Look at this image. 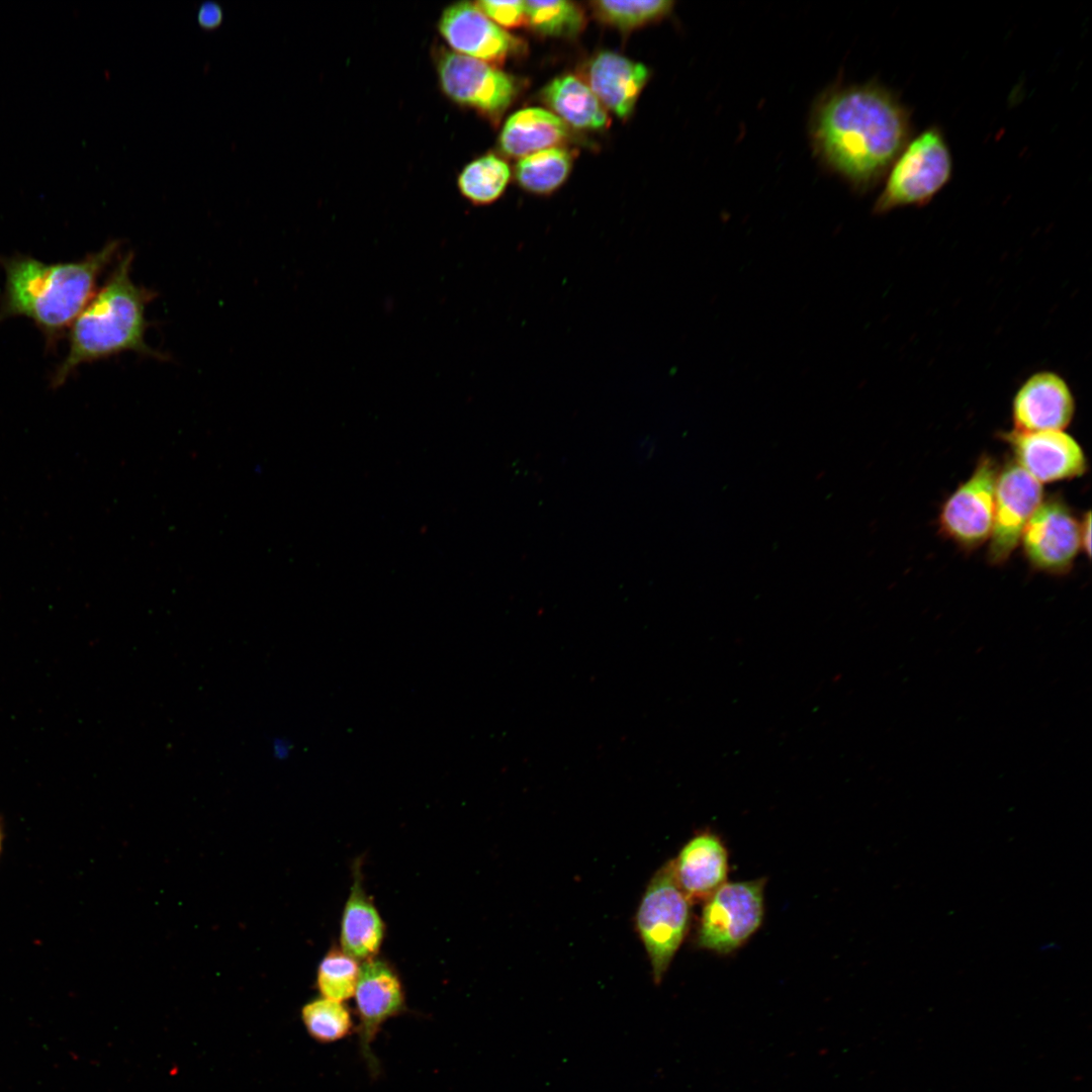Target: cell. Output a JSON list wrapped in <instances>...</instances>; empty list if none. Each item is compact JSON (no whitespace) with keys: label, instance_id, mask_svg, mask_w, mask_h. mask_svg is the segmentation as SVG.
Returning a JSON list of instances; mask_svg holds the SVG:
<instances>
[{"label":"cell","instance_id":"cell-12","mask_svg":"<svg viewBox=\"0 0 1092 1092\" xmlns=\"http://www.w3.org/2000/svg\"><path fill=\"white\" fill-rule=\"evenodd\" d=\"M1014 461L1040 483L1080 477L1088 460L1080 444L1064 431L1000 432Z\"/></svg>","mask_w":1092,"mask_h":1092},{"label":"cell","instance_id":"cell-3","mask_svg":"<svg viewBox=\"0 0 1092 1092\" xmlns=\"http://www.w3.org/2000/svg\"><path fill=\"white\" fill-rule=\"evenodd\" d=\"M133 256L125 254L105 284L93 295L70 327L69 350L53 383H64L81 364L122 352L163 358L146 342V308L153 293L131 278Z\"/></svg>","mask_w":1092,"mask_h":1092},{"label":"cell","instance_id":"cell-13","mask_svg":"<svg viewBox=\"0 0 1092 1092\" xmlns=\"http://www.w3.org/2000/svg\"><path fill=\"white\" fill-rule=\"evenodd\" d=\"M1075 411V396L1066 379L1055 371H1037L1020 384L1013 396V430L1064 431L1072 423Z\"/></svg>","mask_w":1092,"mask_h":1092},{"label":"cell","instance_id":"cell-8","mask_svg":"<svg viewBox=\"0 0 1092 1092\" xmlns=\"http://www.w3.org/2000/svg\"><path fill=\"white\" fill-rule=\"evenodd\" d=\"M437 68L441 88L450 99L491 118H498L517 96L516 79L486 62L445 51Z\"/></svg>","mask_w":1092,"mask_h":1092},{"label":"cell","instance_id":"cell-6","mask_svg":"<svg viewBox=\"0 0 1092 1092\" xmlns=\"http://www.w3.org/2000/svg\"><path fill=\"white\" fill-rule=\"evenodd\" d=\"M764 880L724 883L704 905L697 943L726 954L755 933L764 914Z\"/></svg>","mask_w":1092,"mask_h":1092},{"label":"cell","instance_id":"cell-11","mask_svg":"<svg viewBox=\"0 0 1092 1092\" xmlns=\"http://www.w3.org/2000/svg\"><path fill=\"white\" fill-rule=\"evenodd\" d=\"M354 996L360 1052L371 1073L377 1074L379 1063L371 1045L384 1022L405 1011L403 987L394 968L375 957L360 965Z\"/></svg>","mask_w":1092,"mask_h":1092},{"label":"cell","instance_id":"cell-23","mask_svg":"<svg viewBox=\"0 0 1092 1092\" xmlns=\"http://www.w3.org/2000/svg\"><path fill=\"white\" fill-rule=\"evenodd\" d=\"M301 1019L309 1036L321 1043L344 1038L354 1026L351 1012L344 1002L325 997L307 1002L301 1009Z\"/></svg>","mask_w":1092,"mask_h":1092},{"label":"cell","instance_id":"cell-26","mask_svg":"<svg viewBox=\"0 0 1092 1092\" xmlns=\"http://www.w3.org/2000/svg\"><path fill=\"white\" fill-rule=\"evenodd\" d=\"M475 5L498 26L517 27L526 21L525 3L521 0H482L476 2Z\"/></svg>","mask_w":1092,"mask_h":1092},{"label":"cell","instance_id":"cell-28","mask_svg":"<svg viewBox=\"0 0 1092 1092\" xmlns=\"http://www.w3.org/2000/svg\"><path fill=\"white\" fill-rule=\"evenodd\" d=\"M1080 539L1081 549L1087 554V557L1091 556V512L1088 511L1082 521L1080 522Z\"/></svg>","mask_w":1092,"mask_h":1092},{"label":"cell","instance_id":"cell-20","mask_svg":"<svg viewBox=\"0 0 1092 1092\" xmlns=\"http://www.w3.org/2000/svg\"><path fill=\"white\" fill-rule=\"evenodd\" d=\"M571 165L572 158L566 150L551 148L521 158L516 165L515 175L525 190L548 194L566 180Z\"/></svg>","mask_w":1092,"mask_h":1092},{"label":"cell","instance_id":"cell-14","mask_svg":"<svg viewBox=\"0 0 1092 1092\" xmlns=\"http://www.w3.org/2000/svg\"><path fill=\"white\" fill-rule=\"evenodd\" d=\"M439 30L455 53L483 62H502L520 49L518 38L469 2L447 7L439 20Z\"/></svg>","mask_w":1092,"mask_h":1092},{"label":"cell","instance_id":"cell-19","mask_svg":"<svg viewBox=\"0 0 1092 1092\" xmlns=\"http://www.w3.org/2000/svg\"><path fill=\"white\" fill-rule=\"evenodd\" d=\"M544 102L557 116L573 127L602 129L608 115L592 89L577 77L564 75L553 79L542 92Z\"/></svg>","mask_w":1092,"mask_h":1092},{"label":"cell","instance_id":"cell-15","mask_svg":"<svg viewBox=\"0 0 1092 1092\" xmlns=\"http://www.w3.org/2000/svg\"><path fill=\"white\" fill-rule=\"evenodd\" d=\"M671 866L676 883L690 901L706 900L726 883L728 853L717 835L702 832L681 847Z\"/></svg>","mask_w":1092,"mask_h":1092},{"label":"cell","instance_id":"cell-22","mask_svg":"<svg viewBox=\"0 0 1092 1092\" xmlns=\"http://www.w3.org/2000/svg\"><path fill=\"white\" fill-rule=\"evenodd\" d=\"M525 3L526 20L537 32L555 37H572L584 25V14L573 2L565 0Z\"/></svg>","mask_w":1092,"mask_h":1092},{"label":"cell","instance_id":"cell-27","mask_svg":"<svg viewBox=\"0 0 1092 1092\" xmlns=\"http://www.w3.org/2000/svg\"><path fill=\"white\" fill-rule=\"evenodd\" d=\"M196 19L203 29H214L223 21V9L216 1H204L198 7Z\"/></svg>","mask_w":1092,"mask_h":1092},{"label":"cell","instance_id":"cell-18","mask_svg":"<svg viewBox=\"0 0 1092 1092\" xmlns=\"http://www.w3.org/2000/svg\"><path fill=\"white\" fill-rule=\"evenodd\" d=\"M567 125L552 112L538 107L521 109L505 122L499 148L506 155L524 158L564 143Z\"/></svg>","mask_w":1092,"mask_h":1092},{"label":"cell","instance_id":"cell-17","mask_svg":"<svg viewBox=\"0 0 1092 1092\" xmlns=\"http://www.w3.org/2000/svg\"><path fill=\"white\" fill-rule=\"evenodd\" d=\"M384 933V922L363 887L362 872L357 860L353 867V883L341 918V949L356 961L375 958Z\"/></svg>","mask_w":1092,"mask_h":1092},{"label":"cell","instance_id":"cell-24","mask_svg":"<svg viewBox=\"0 0 1092 1092\" xmlns=\"http://www.w3.org/2000/svg\"><path fill=\"white\" fill-rule=\"evenodd\" d=\"M360 965L338 947H331L316 972V988L322 997L344 1002L354 996Z\"/></svg>","mask_w":1092,"mask_h":1092},{"label":"cell","instance_id":"cell-16","mask_svg":"<svg viewBox=\"0 0 1092 1092\" xmlns=\"http://www.w3.org/2000/svg\"><path fill=\"white\" fill-rule=\"evenodd\" d=\"M586 74L588 87L600 102L621 118L633 112L649 77L643 64L607 51L590 60Z\"/></svg>","mask_w":1092,"mask_h":1092},{"label":"cell","instance_id":"cell-30","mask_svg":"<svg viewBox=\"0 0 1092 1092\" xmlns=\"http://www.w3.org/2000/svg\"><path fill=\"white\" fill-rule=\"evenodd\" d=\"M4 836H5V834H4V825H3L2 819L0 818V855H1V852H2V849H3Z\"/></svg>","mask_w":1092,"mask_h":1092},{"label":"cell","instance_id":"cell-1","mask_svg":"<svg viewBox=\"0 0 1092 1092\" xmlns=\"http://www.w3.org/2000/svg\"><path fill=\"white\" fill-rule=\"evenodd\" d=\"M910 114L878 85L828 90L813 107L809 133L825 167L857 191L876 185L890 170L910 135Z\"/></svg>","mask_w":1092,"mask_h":1092},{"label":"cell","instance_id":"cell-4","mask_svg":"<svg viewBox=\"0 0 1092 1092\" xmlns=\"http://www.w3.org/2000/svg\"><path fill=\"white\" fill-rule=\"evenodd\" d=\"M951 173L952 158L941 130L927 128L907 143L892 164L874 213L927 204L948 183Z\"/></svg>","mask_w":1092,"mask_h":1092},{"label":"cell","instance_id":"cell-7","mask_svg":"<svg viewBox=\"0 0 1092 1092\" xmlns=\"http://www.w3.org/2000/svg\"><path fill=\"white\" fill-rule=\"evenodd\" d=\"M998 473L997 462L983 454L971 476L941 507L940 533L965 551L975 550L991 536Z\"/></svg>","mask_w":1092,"mask_h":1092},{"label":"cell","instance_id":"cell-2","mask_svg":"<svg viewBox=\"0 0 1092 1092\" xmlns=\"http://www.w3.org/2000/svg\"><path fill=\"white\" fill-rule=\"evenodd\" d=\"M119 243L111 241L85 258L47 264L27 256L1 259L5 288L0 320L24 316L54 341L70 328L95 294L99 276L116 256Z\"/></svg>","mask_w":1092,"mask_h":1092},{"label":"cell","instance_id":"cell-21","mask_svg":"<svg viewBox=\"0 0 1092 1092\" xmlns=\"http://www.w3.org/2000/svg\"><path fill=\"white\" fill-rule=\"evenodd\" d=\"M509 165L488 154L466 165L458 177L461 194L474 204H488L500 197L510 180Z\"/></svg>","mask_w":1092,"mask_h":1092},{"label":"cell","instance_id":"cell-9","mask_svg":"<svg viewBox=\"0 0 1092 1092\" xmlns=\"http://www.w3.org/2000/svg\"><path fill=\"white\" fill-rule=\"evenodd\" d=\"M1028 563L1049 574H1067L1081 549L1080 521L1059 495L1042 499L1020 538Z\"/></svg>","mask_w":1092,"mask_h":1092},{"label":"cell","instance_id":"cell-5","mask_svg":"<svg viewBox=\"0 0 1092 1092\" xmlns=\"http://www.w3.org/2000/svg\"><path fill=\"white\" fill-rule=\"evenodd\" d=\"M691 901L679 888L671 860L661 867L641 898L636 928L655 984L663 979L689 929Z\"/></svg>","mask_w":1092,"mask_h":1092},{"label":"cell","instance_id":"cell-29","mask_svg":"<svg viewBox=\"0 0 1092 1092\" xmlns=\"http://www.w3.org/2000/svg\"><path fill=\"white\" fill-rule=\"evenodd\" d=\"M291 751V746L285 739H275L273 742V753L278 759H285L288 757Z\"/></svg>","mask_w":1092,"mask_h":1092},{"label":"cell","instance_id":"cell-10","mask_svg":"<svg viewBox=\"0 0 1092 1092\" xmlns=\"http://www.w3.org/2000/svg\"><path fill=\"white\" fill-rule=\"evenodd\" d=\"M1042 497L1041 483L1014 460L1008 461L999 470L988 548V560L991 564L999 565L1008 560Z\"/></svg>","mask_w":1092,"mask_h":1092},{"label":"cell","instance_id":"cell-25","mask_svg":"<svg viewBox=\"0 0 1092 1092\" xmlns=\"http://www.w3.org/2000/svg\"><path fill=\"white\" fill-rule=\"evenodd\" d=\"M669 0L643 1H594L593 10L604 22L622 30H629L653 22L672 10Z\"/></svg>","mask_w":1092,"mask_h":1092}]
</instances>
